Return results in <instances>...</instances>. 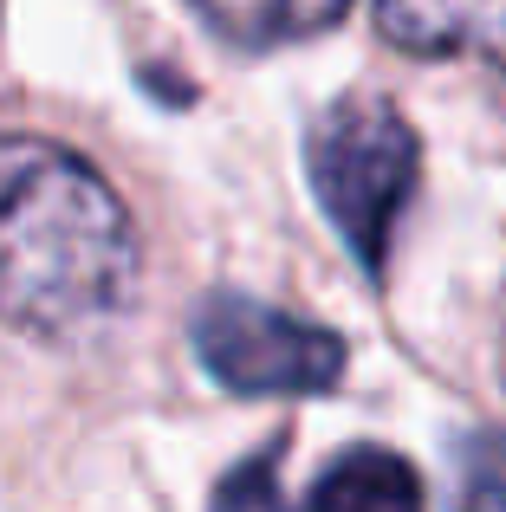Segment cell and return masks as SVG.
Wrapping results in <instances>:
<instances>
[{"mask_svg":"<svg viewBox=\"0 0 506 512\" xmlns=\"http://www.w3.org/2000/svg\"><path fill=\"white\" fill-rule=\"evenodd\" d=\"M137 227L85 156L0 137V318L33 338H78L137 292Z\"/></svg>","mask_w":506,"mask_h":512,"instance_id":"1","label":"cell"},{"mask_svg":"<svg viewBox=\"0 0 506 512\" xmlns=\"http://www.w3.org/2000/svg\"><path fill=\"white\" fill-rule=\"evenodd\" d=\"M461 500L468 506H506V435H468L461 448Z\"/></svg>","mask_w":506,"mask_h":512,"instance_id":"7","label":"cell"},{"mask_svg":"<svg viewBox=\"0 0 506 512\" xmlns=\"http://www.w3.org/2000/svg\"><path fill=\"white\" fill-rule=\"evenodd\" d=\"M312 500L318 506H416L422 480L383 448H351L312 480Z\"/></svg>","mask_w":506,"mask_h":512,"instance_id":"6","label":"cell"},{"mask_svg":"<svg viewBox=\"0 0 506 512\" xmlns=\"http://www.w3.org/2000/svg\"><path fill=\"white\" fill-rule=\"evenodd\" d=\"M273 500V480H266V467H247L241 480H228V487H221V500Z\"/></svg>","mask_w":506,"mask_h":512,"instance_id":"8","label":"cell"},{"mask_svg":"<svg viewBox=\"0 0 506 512\" xmlns=\"http://www.w3.org/2000/svg\"><path fill=\"white\" fill-rule=\"evenodd\" d=\"M377 33L409 59H468L506 91V0H377Z\"/></svg>","mask_w":506,"mask_h":512,"instance_id":"4","label":"cell"},{"mask_svg":"<svg viewBox=\"0 0 506 512\" xmlns=\"http://www.w3.org/2000/svg\"><path fill=\"white\" fill-rule=\"evenodd\" d=\"M416 130L403 124V111L370 91H351L331 111H318L312 137H305V175L312 195L325 201L331 227L344 234V247L377 273L390 260L396 221H403L409 195H416Z\"/></svg>","mask_w":506,"mask_h":512,"instance_id":"2","label":"cell"},{"mask_svg":"<svg viewBox=\"0 0 506 512\" xmlns=\"http://www.w3.org/2000/svg\"><path fill=\"white\" fill-rule=\"evenodd\" d=\"M189 7L234 46H286L331 26L351 0H189Z\"/></svg>","mask_w":506,"mask_h":512,"instance_id":"5","label":"cell"},{"mask_svg":"<svg viewBox=\"0 0 506 512\" xmlns=\"http://www.w3.org/2000/svg\"><path fill=\"white\" fill-rule=\"evenodd\" d=\"M195 357L234 396H312L344 376V338L273 312L247 292H215L195 312Z\"/></svg>","mask_w":506,"mask_h":512,"instance_id":"3","label":"cell"}]
</instances>
